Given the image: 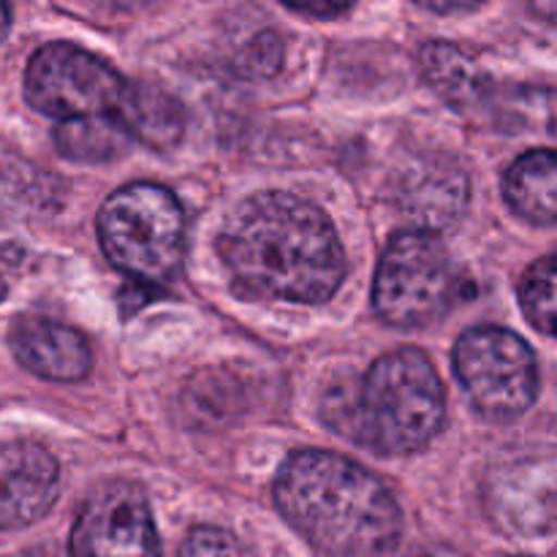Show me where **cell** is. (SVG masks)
<instances>
[{
    "mask_svg": "<svg viewBox=\"0 0 557 557\" xmlns=\"http://www.w3.org/2000/svg\"><path fill=\"white\" fill-rule=\"evenodd\" d=\"M275 500L281 515L332 557H381L403 531L400 506L384 482L332 451L288 457L275 479Z\"/></svg>",
    "mask_w": 557,
    "mask_h": 557,
    "instance_id": "7a4b0ae2",
    "label": "cell"
},
{
    "mask_svg": "<svg viewBox=\"0 0 557 557\" xmlns=\"http://www.w3.org/2000/svg\"><path fill=\"white\" fill-rule=\"evenodd\" d=\"M128 85L123 76L76 44L36 49L25 71V98L36 112L69 123L117 114Z\"/></svg>",
    "mask_w": 557,
    "mask_h": 557,
    "instance_id": "52a82bcc",
    "label": "cell"
},
{
    "mask_svg": "<svg viewBox=\"0 0 557 557\" xmlns=\"http://www.w3.org/2000/svg\"><path fill=\"white\" fill-rule=\"evenodd\" d=\"M520 302L536 330L557 337V253L528 267L520 283Z\"/></svg>",
    "mask_w": 557,
    "mask_h": 557,
    "instance_id": "2e32d148",
    "label": "cell"
},
{
    "mask_svg": "<svg viewBox=\"0 0 557 557\" xmlns=\"http://www.w3.org/2000/svg\"><path fill=\"white\" fill-rule=\"evenodd\" d=\"M218 253L239 292L256 299L321 305L346 275L330 218L302 196L267 190L239 201L218 234Z\"/></svg>",
    "mask_w": 557,
    "mask_h": 557,
    "instance_id": "6da1fadb",
    "label": "cell"
},
{
    "mask_svg": "<svg viewBox=\"0 0 557 557\" xmlns=\"http://www.w3.org/2000/svg\"><path fill=\"white\" fill-rule=\"evenodd\" d=\"M69 553L71 557H161L145 493L128 482L96 490L76 517Z\"/></svg>",
    "mask_w": 557,
    "mask_h": 557,
    "instance_id": "ba28073f",
    "label": "cell"
},
{
    "mask_svg": "<svg viewBox=\"0 0 557 557\" xmlns=\"http://www.w3.org/2000/svg\"><path fill=\"white\" fill-rule=\"evenodd\" d=\"M5 294H9V288H5L3 277H0V302H3V299H5Z\"/></svg>",
    "mask_w": 557,
    "mask_h": 557,
    "instance_id": "603a6c76",
    "label": "cell"
},
{
    "mask_svg": "<svg viewBox=\"0 0 557 557\" xmlns=\"http://www.w3.org/2000/svg\"><path fill=\"white\" fill-rule=\"evenodd\" d=\"M283 63V41L275 33H259L250 38L248 47L239 54V71L253 79H264V76L277 74Z\"/></svg>",
    "mask_w": 557,
    "mask_h": 557,
    "instance_id": "ac0fdd59",
    "label": "cell"
},
{
    "mask_svg": "<svg viewBox=\"0 0 557 557\" xmlns=\"http://www.w3.org/2000/svg\"><path fill=\"white\" fill-rule=\"evenodd\" d=\"M131 134L117 114L79 117L60 123L54 131V145L65 158L76 163H107L128 150Z\"/></svg>",
    "mask_w": 557,
    "mask_h": 557,
    "instance_id": "9a60e30c",
    "label": "cell"
},
{
    "mask_svg": "<svg viewBox=\"0 0 557 557\" xmlns=\"http://www.w3.org/2000/svg\"><path fill=\"white\" fill-rule=\"evenodd\" d=\"M9 343L16 362L47 381L74 384L90 373L92 351L85 335L47 315H22L11 326Z\"/></svg>",
    "mask_w": 557,
    "mask_h": 557,
    "instance_id": "8fae6325",
    "label": "cell"
},
{
    "mask_svg": "<svg viewBox=\"0 0 557 557\" xmlns=\"http://www.w3.org/2000/svg\"><path fill=\"white\" fill-rule=\"evenodd\" d=\"M446 395L428 354L397 348L373 362L346 403V433L375 455L422 451L438 435Z\"/></svg>",
    "mask_w": 557,
    "mask_h": 557,
    "instance_id": "3957f363",
    "label": "cell"
},
{
    "mask_svg": "<svg viewBox=\"0 0 557 557\" xmlns=\"http://www.w3.org/2000/svg\"><path fill=\"white\" fill-rule=\"evenodd\" d=\"M422 9L435 11V14H457V11H473V9H476V5H473V3H446V5H441V3H424Z\"/></svg>",
    "mask_w": 557,
    "mask_h": 557,
    "instance_id": "44dd1931",
    "label": "cell"
},
{
    "mask_svg": "<svg viewBox=\"0 0 557 557\" xmlns=\"http://www.w3.org/2000/svg\"><path fill=\"white\" fill-rule=\"evenodd\" d=\"M457 286L455 261L433 232H400L375 272V313L400 330H422L449 313Z\"/></svg>",
    "mask_w": 557,
    "mask_h": 557,
    "instance_id": "5b68a950",
    "label": "cell"
},
{
    "mask_svg": "<svg viewBox=\"0 0 557 557\" xmlns=\"http://www.w3.org/2000/svg\"><path fill=\"white\" fill-rule=\"evenodd\" d=\"M286 9L297 11V14H313V16H337V14H346L351 5L348 3H330V0H302V3H286Z\"/></svg>",
    "mask_w": 557,
    "mask_h": 557,
    "instance_id": "d6986e66",
    "label": "cell"
},
{
    "mask_svg": "<svg viewBox=\"0 0 557 557\" xmlns=\"http://www.w3.org/2000/svg\"><path fill=\"white\" fill-rule=\"evenodd\" d=\"M468 177L457 163L444 158L411 163L397 185V199L406 215L417 221L422 232L449 228L466 215L468 207Z\"/></svg>",
    "mask_w": 557,
    "mask_h": 557,
    "instance_id": "7c38bea8",
    "label": "cell"
},
{
    "mask_svg": "<svg viewBox=\"0 0 557 557\" xmlns=\"http://www.w3.org/2000/svg\"><path fill=\"white\" fill-rule=\"evenodd\" d=\"M411 557H466L457 553L455 547H446V544H424V547H417Z\"/></svg>",
    "mask_w": 557,
    "mask_h": 557,
    "instance_id": "ffe728a7",
    "label": "cell"
},
{
    "mask_svg": "<svg viewBox=\"0 0 557 557\" xmlns=\"http://www.w3.org/2000/svg\"><path fill=\"white\" fill-rule=\"evenodd\" d=\"M422 71L430 85L435 87L444 101L460 109L462 114H471L479 123H498L500 109H504L506 90H500L498 82L476 63L473 54L449 41H430L424 44Z\"/></svg>",
    "mask_w": 557,
    "mask_h": 557,
    "instance_id": "30bf717a",
    "label": "cell"
},
{
    "mask_svg": "<svg viewBox=\"0 0 557 557\" xmlns=\"http://www.w3.org/2000/svg\"><path fill=\"white\" fill-rule=\"evenodd\" d=\"M511 210L539 226H557V152L531 150L517 158L504 177Z\"/></svg>",
    "mask_w": 557,
    "mask_h": 557,
    "instance_id": "4fadbf2b",
    "label": "cell"
},
{
    "mask_svg": "<svg viewBox=\"0 0 557 557\" xmlns=\"http://www.w3.org/2000/svg\"><path fill=\"white\" fill-rule=\"evenodd\" d=\"M98 237L107 259L134 283H166L183 264V205L163 185H125L103 201Z\"/></svg>",
    "mask_w": 557,
    "mask_h": 557,
    "instance_id": "277c9868",
    "label": "cell"
},
{
    "mask_svg": "<svg viewBox=\"0 0 557 557\" xmlns=\"http://www.w3.org/2000/svg\"><path fill=\"white\" fill-rule=\"evenodd\" d=\"M9 25H11V9L5 3H0V41H3L5 33H9Z\"/></svg>",
    "mask_w": 557,
    "mask_h": 557,
    "instance_id": "7402d4cb",
    "label": "cell"
},
{
    "mask_svg": "<svg viewBox=\"0 0 557 557\" xmlns=\"http://www.w3.org/2000/svg\"><path fill=\"white\" fill-rule=\"evenodd\" d=\"M455 373L482 417L509 422L533 406L539 364L531 346L504 326H473L455 346Z\"/></svg>",
    "mask_w": 557,
    "mask_h": 557,
    "instance_id": "8992f818",
    "label": "cell"
},
{
    "mask_svg": "<svg viewBox=\"0 0 557 557\" xmlns=\"http://www.w3.org/2000/svg\"><path fill=\"white\" fill-rule=\"evenodd\" d=\"M117 117L131 136L158 152L177 147L185 134L183 103L152 85H128Z\"/></svg>",
    "mask_w": 557,
    "mask_h": 557,
    "instance_id": "5bb4252c",
    "label": "cell"
},
{
    "mask_svg": "<svg viewBox=\"0 0 557 557\" xmlns=\"http://www.w3.org/2000/svg\"><path fill=\"white\" fill-rule=\"evenodd\" d=\"M60 495L58 460L30 441H0V531L41 520Z\"/></svg>",
    "mask_w": 557,
    "mask_h": 557,
    "instance_id": "9c48e42d",
    "label": "cell"
},
{
    "mask_svg": "<svg viewBox=\"0 0 557 557\" xmlns=\"http://www.w3.org/2000/svg\"><path fill=\"white\" fill-rule=\"evenodd\" d=\"M180 557H253L250 549L223 528L201 525L185 536Z\"/></svg>",
    "mask_w": 557,
    "mask_h": 557,
    "instance_id": "e0dca14e",
    "label": "cell"
}]
</instances>
